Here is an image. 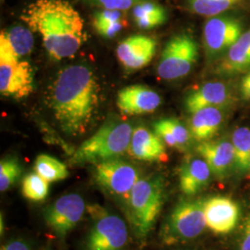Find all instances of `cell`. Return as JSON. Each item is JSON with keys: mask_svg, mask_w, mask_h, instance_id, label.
I'll return each mask as SVG.
<instances>
[{"mask_svg": "<svg viewBox=\"0 0 250 250\" xmlns=\"http://www.w3.org/2000/svg\"><path fill=\"white\" fill-rule=\"evenodd\" d=\"M99 103V84L85 65L62 69L49 87V106L63 132L71 136L84 134Z\"/></svg>", "mask_w": 250, "mask_h": 250, "instance_id": "1", "label": "cell"}, {"mask_svg": "<svg viewBox=\"0 0 250 250\" xmlns=\"http://www.w3.org/2000/svg\"><path fill=\"white\" fill-rule=\"evenodd\" d=\"M21 19L42 37L46 52L55 61L72 58L86 40L83 20L66 0H36L22 10Z\"/></svg>", "mask_w": 250, "mask_h": 250, "instance_id": "2", "label": "cell"}, {"mask_svg": "<svg viewBox=\"0 0 250 250\" xmlns=\"http://www.w3.org/2000/svg\"><path fill=\"white\" fill-rule=\"evenodd\" d=\"M165 200V184L161 175L140 178L131 191L125 206L126 213L137 238L145 239L151 232Z\"/></svg>", "mask_w": 250, "mask_h": 250, "instance_id": "3", "label": "cell"}, {"mask_svg": "<svg viewBox=\"0 0 250 250\" xmlns=\"http://www.w3.org/2000/svg\"><path fill=\"white\" fill-rule=\"evenodd\" d=\"M132 125L120 120L107 121L72 154L73 165L97 164L117 159L128 151L133 134Z\"/></svg>", "mask_w": 250, "mask_h": 250, "instance_id": "4", "label": "cell"}, {"mask_svg": "<svg viewBox=\"0 0 250 250\" xmlns=\"http://www.w3.org/2000/svg\"><path fill=\"white\" fill-rule=\"evenodd\" d=\"M205 199L182 200L173 208L161 230V239L167 245L192 240L204 232Z\"/></svg>", "mask_w": 250, "mask_h": 250, "instance_id": "5", "label": "cell"}, {"mask_svg": "<svg viewBox=\"0 0 250 250\" xmlns=\"http://www.w3.org/2000/svg\"><path fill=\"white\" fill-rule=\"evenodd\" d=\"M87 209L94 223L83 250H126L129 233L125 221L99 206H89Z\"/></svg>", "mask_w": 250, "mask_h": 250, "instance_id": "6", "label": "cell"}, {"mask_svg": "<svg viewBox=\"0 0 250 250\" xmlns=\"http://www.w3.org/2000/svg\"><path fill=\"white\" fill-rule=\"evenodd\" d=\"M199 46L189 34L172 36L164 46L157 67L163 80H176L187 76L197 63Z\"/></svg>", "mask_w": 250, "mask_h": 250, "instance_id": "7", "label": "cell"}, {"mask_svg": "<svg viewBox=\"0 0 250 250\" xmlns=\"http://www.w3.org/2000/svg\"><path fill=\"white\" fill-rule=\"evenodd\" d=\"M94 165V179L97 185L108 195L122 200L125 207L134 185L141 178L138 169L119 158Z\"/></svg>", "mask_w": 250, "mask_h": 250, "instance_id": "8", "label": "cell"}, {"mask_svg": "<svg viewBox=\"0 0 250 250\" xmlns=\"http://www.w3.org/2000/svg\"><path fill=\"white\" fill-rule=\"evenodd\" d=\"M244 33L241 21L229 16H215L207 20L203 28L206 56L213 60L227 52Z\"/></svg>", "mask_w": 250, "mask_h": 250, "instance_id": "9", "label": "cell"}, {"mask_svg": "<svg viewBox=\"0 0 250 250\" xmlns=\"http://www.w3.org/2000/svg\"><path fill=\"white\" fill-rule=\"evenodd\" d=\"M86 206L78 194H68L48 206L44 212L46 225L61 239L75 228L83 219Z\"/></svg>", "mask_w": 250, "mask_h": 250, "instance_id": "10", "label": "cell"}, {"mask_svg": "<svg viewBox=\"0 0 250 250\" xmlns=\"http://www.w3.org/2000/svg\"><path fill=\"white\" fill-rule=\"evenodd\" d=\"M34 91L33 69L26 61L0 62V92L4 97L25 99Z\"/></svg>", "mask_w": 250, "mask_h": 250, "instance_id": "11", "label": "cell"}, {"mask_svg": "<svg viewBox=\"0 0 250 250\" xmlns=\"http://www.w3.org/2000/svg\"><path fill=\"white\" fill-rule=\"evenodd\" d=\"M157 42L150 36L136 35L125 38L117 47V58L127 71L143 69L151 62Z\"/></svg>", "mask_w": 250, "mask_h": 250, "instance_id": "12", "label": "cell"}, {"mask_svg": "<svg viewBox=\"0 0 250 250\" xmlns=\"http://www.w3.org/2000/svg\"><path fill=\"white\" fill-rule=\"evenodd\" d=\"M161 96L148 86L134 84L119 91L117 106L126 115H142L154 112L161 106Z\"/></svg>", "mask_w": 250, "mask_h": 250, "instance_id": "13", "label": "cell"}, {"mask_svg": "<svg viewBox=\"0 0 250 250\" xmlns=\"http://www.w3.org/2000/svg\"><path fill=\"white\" fill-rule=\"evenodd\" d=\"M206 224L212 232L224 234L231 232L239 220L238 205L229 197L217 196L205 201Z\"/></svg>", "mask_w": 250, "mask_h": 250, "instance_id": "14", "label": "cell"}, {"mask_svg": "<svg viewBox=\"0 0 250 250\" xmlns=\"http://www.w3.org/2000/svg\"><path fill=\"white\" fill-rule=\"evenodd\" d=\"M128 152L135 160L146 162L167 159L164 142L158 134L146 126L134 128Z\"/></svg>", "mask_w": 250, "mask_h": 250, "instance_id": "15", "label": "cell"}, {"mask_svg": "<svg viewBox=\"0 0 250 250\" xmlns=\"http://www.w3.org/2000/svg\"><path fill=\"white\" fill-rule=\"evenodd\" d=\"M197 151L217 178H224L234 165L232 142L226 140L201 142L197 146Z\"/></svg>", "mask_w": 250, "mask_h": 250, "instance_id": "16", "label": "cell"}, {"mask_svg": "<svg viewBox=\"0 0 250 250\" xmlns=\"http://www.w3.org/2000/svg\"><path fill=\"white\" fill-rule=\"evenodd\" d=\"M210 176L211 170L202 158L189 159L179 170L180 189L186 196H195L207 188Z\"/></svg>", "mask_w": 250, "mask_h": 250, "instance_id": "17", "label": "cell"}, {"mask_svg": "<svg viewBox=\"0 0 250 250\" xmlns=\"http://www.w3.org/2000/svg\"><path fill=\"white\" fill-rule=\"evenodd\" d=\"M229 99L230 94L226 84L222 82H208L188 95L185 107L188 113L193 114L206 107H222Z\"/></svg>", "mask_w": 250, "mask_h": 250, "instance_id": "18", "label": "cell"}, {"mask_svg": "<svg viewBox=\"0 0 250 250\" xmlns=\"http://www.w3.org/2000/svg\"><path fill=\"white\" fill-rule=\"evenodd\" d=\"M250 70V29L244 32L219 63L216 72L235 75Z\"/></svg>", "mask_w": 250, "mask_h": 250, "instance_id": "19", "label": "cell"}, {"mask_svg": "<svg viewBox=\"0 0 250 250\" xmlns=\"http://www.w3.org/2000/svg\"><path fill=\"white\" fill-rule=\"evenodd\" d=\"M224 122V114L219 107H206L192 114L189 130L194 140L206 142L211 140Z\"/></svg>", "mask_w": 250, "mask_h": 250, "instance_id": "20", "label": "cell"}, {"mask_svg": "<svg viewBox=\"0 0 250 250\" xmlns=\"http://www.w3.org/2000/svg\"><path fill=\"white\" fill-rule=\"evenodd\" d=\"M135 25L142 30H150L164 24L168 19L167 11L161 4L144 0L133 8Z\"/></svg>", "mask_w": 250, "mask_h": 250, "instance_id": "21", "label": "cell"}, {"mask_svg": "<svg viewBox=\"0 0 250 250\" xmlns=\"http://www.w3.org/2000/svg\"><path fill=\"white\" fill-rule=\"evenodd\" d=\"M234 152V167L244 173L250 170V129L248 127L236 128L232 134Z\"/></svg>", "mask_w": 250, "mask_h": 250, "instance_id": "22", "label": "cell"}, {"mask_svg": "<svg viewBox=\"0 0 250 250\" xmlns=\"http://www.w3.org/2000/svg\"><path fill=\"white\" fill-rule=\"evenodd\" d=\"M34 169L48 183L62 181L69 176L66 165L49 155L42 154L36 158Z\"/></svg>", "mask_w": 250, "mask_h": 250, "instance_id": "23", "label": "cell"}, {"mask_svg": "<svg viewBox=\"0 0 250 250\" xmlns=\"http://www.w3.org/2000/svg\"><path fill=\"white\" fill-rule=\"evenodd\" d=\"M243 0H188L187 5L191 12L205 17L219 16L228 9L241 4Z\"/></svg>", "mask_w": 250, "mask_h": 250, "instance_id": "24", "label": "cell"}, {"mask_svg": "<svg viewBox=\"0 0 250 250\" xmlns=\"http://www.w3.org/2000/svg\"><path fill=\"white\" fill-rule=\"evenodd\" d=\"M4 32L9 39L10 45H12L15 53L17 54L20 59L30 55L33 51L35 39L33 36V31L30 28L15 25L4 30Z\"/></svg>", "mask_w": 250, "mask_h": 250, "instance_id": "25", "label": "cell"}, {"mask_svg": "<svg viewBox=\"0 0 250 250\" xmlns=\"http://www.w3.org/2000/svg\"><path fill=\"white\" fill-rule=\"evenodd\" d=\"M49 183L36 172H31L23 178L21 192L23 197L34 202L44 201L49 193Z\"/></svg>", "mask_w": 250, "mask_h": 250, "instance_id": "26", "label": "cell"}, {"mask_svg": "<svg viewBox=\"0 0 250 250\" xmlns=\"http://www.w3.org/2000/svg\"><path fill=\"white\" fill-rule=\"evenodd\" d=\"M22 173L18 160L6 158L0 161V191L6 192L16 184Z\"/></svg>", "mask_w": 250, "mask_h": 250, "instance_id": "27", "label": "cell"}, {"mask_svg": "<svg viewBox=\"0 0 250 250\" xmlns=\"http://www.w3.org/2000/svg\"><path fill=\"white\" fill-rule=\"evenodd\" d=\"M166 121H167V124L170 126V131L177 143L178 150L180 151L186 150L190 144L191 139L193 138L190 133V130L177 119L168 118L166 119Z\"/></svg>", "mask_w": 250, "mask_h": 250, "instance_id": "28", "label": "cell"}, {"mask_svg": "<svg viewBox=\"0 0 250 250\" xmlns=\"http://www.w3.org/2000/svg\"><path fill=\"white\" fill-rule=\"evenodd\" d=\"M86 5L102 9H112L125 11L134 8L136 4L144 0H81Z\"/></svg>", "mask_w": 250, "mask_h": 250, "instance_id": "29", "label": "cell"}, {"mask_svg": "<svg viewBox=\"0 0 250 250\" xmlns=\"http://www.w3.org/2000/svg\"><path fill=\"white\" fill-rule=\"evenodd\" d=\"M95 30L99 36L110 39L113 38L127 26L126 19L112 21H104V22H93Z\"/></svg>", "mask_w": 250, "mask_h": 250, "instance_id": "30", "label": "cell"}, {"mask_svg": "<svg viewBox=\"0 0 250 250\" xmlns=\"http://www.w3.org/2000/svg\"><path fill=\"white\" fill-rule=\"evenodd\" d=\"M155 133L161 138V140L168 146L178 149L177 143L173 137V134L170 131V126L167 124L166 119H162L154 124Z\"/></svg>", "mask_w": 250, "mask_h": 250, "instance_id": "31", "label": "cell"}, {"mask_svg": "<svg viewBox=\"0 0 250 250\" xmlns=\"http://www.w3.org/2000/svg\"><path fill=\"white\" fill-rule=\"evenodd\" d=\"M125 19V14L121 10H112V9H102L97 11L94 14L93 22H104V21H112Z\"/></svg>", "mask_w": 250, "mask_h": 250, "instance_id": "32", "label": "cell"}, {"mask_svg": "<svg viewBox=\"0 0 250 250\" xmlns=\"http://www.w3.org/2000/svg\"><path fill=\"white\" fill-rule=\"evenodd\" d=\"M0 250H33L29 242L22 238L11 239L1 246Z\"/></svg>", "mask_w": 250, "mask_h": 250, "instance_id": "33", "label": "cell"}, {"mask_svg": "<svg viewBox=\"0 0 250 250\" xmlns=\"http://www.w3.org/2000/svg\"><path fill=\"white\" fill-rule=\"evenodd\" d=\"M239 250H250V215L244 225Z\"/></svg>", "mask_w": 250, "mask_h": 250, "instance_id": "34", "label": "cell"}, {"mask_svg": "<svg viewBox=\"0 0 250 250\" xmlns=\"http://www.w3.org/2000/svg\"><path fill=\"white\" fill-rule=\"evenodd\" d=\"M240 83L250 85V72H247V73L244 75V77L242 78L241 83Z\"/></svg>", "mask_w": 250, "mask_h": 250, "instance_id": "35", "label": "cell"}, {"mask_svg": "<svg viewBox=\"0 0 250 250\" xmlns=\"http://www.w3.org/2000/svg\"><path fill=\"white\" fill-rule=\"evenodd\" d=\"M5 223H4V218H3V213L0 215V233L1 235H3L4 231H5Z\"/></svg>", "mask_w": 250, "mask_h": 250, "instance_id": "36", "label": "cell"}, {"mask_svg": "<svg viewBox=\"0 0 250 250\" xmlns=\"http://www.w3.org/2000/svg\"><path fill=\"white\" fill-rule=\"evenodd\" d=\"M44 250H52L50 248H46V249H45Z\"/></svg>", "mask_w": 250, "mask_h": 250, "instance_id": "37", "label": "cell"}, {"mask_svg": "<svg viewBox=\"0 0 250 250\" xmlns=\"http://www.w3.org/2000/svg\"><path fill=\"white\" fill-rule=\"evenodd\" d=\"M1 1H3V0H1Z\"/></svg>", "mask_w": 250, "mask_h": 250, "instance_id": "38", "label": "cell"}, {"mask_svg": "<svg viewBox=\"0 0 250 250\" xmlns=\"http://www.w3.org/2000/svg\"></svg>", "mask_w": 250, "mask_h": 250, "instance_id": "39", "label": "cell"}]
</instances>
